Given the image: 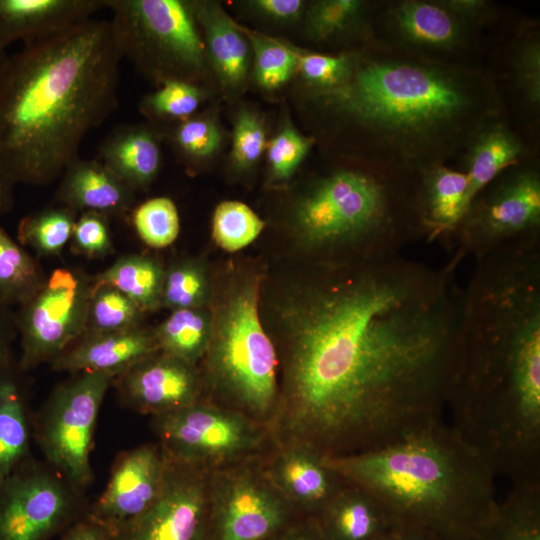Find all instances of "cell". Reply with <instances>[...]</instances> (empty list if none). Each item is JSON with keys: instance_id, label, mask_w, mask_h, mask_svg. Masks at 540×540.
Listing matches in <instances>:
<instances>
[{"instance_id": "6da1fadb", "label": "cell", "mask_w": 540, "mask_h": 540, "mask_svg": "<svg viewBox=\"0 0 540 540\" xmlns=\"http://www.w3.org/2000/svg\"><path fill=\"white\" fill-rule=\"evenodd\" d=\"M459 262L325 265L296 307L268 427L275 446L354 454L441 419L459 360Z\"/></svg>"}, {"instance_id": "7a4b0ae2", "label": "cell", "mask_w": 540, "mask_h": 540, "mask_svg": "<svg viewBox=\"0 0 540 540\" xmlns=\"http://www.w3.org/2000/svg\"><path fill=\"white\" fill-rule=\"evenodd\" d=\"M352 51L346 80L311 100L356 137V160L420 174L457 160L476 129L505 111L493 71L480 63L419 57L378 40Z\"/></svg>"}, {"instance_id": "3957f363", "label": "cell", "mask_w": 540, "mask_h": 540, "mask_svg": "<svg viewBox=\"0 0 540 540\" xmlns=\"http://www.w3.org/2000/svg\"><path fill=\"white\" fill-rule=\"evenodd\" d=\"M122 54L110 20L23 45L0 73V174L48 185L118 106Z\"/></svg>"}, {"instance_id": "277c9868", "label": "cell", "mask_w": 540, "mask_h": 540, "mask_svg": "<svg viewBox=\"0 0 540 540\" xmlns=\"http://www.w3.org/2000/svg\"><path fill=\"white\" fill-rule=\"evenodd\" d=\"M324 460L345 481L373 494L391 527L438 540H470L499 505L496 475L441 419L383 447Z\"/></svg>"}, {"instance_id": "5b68a950", "label": "cell", "mask_w": 540, "mask_h": 540, "mask_svg": "<svg viewBox=\"0 0 540 540\" xmlns=\"http://www.w3.org/2000/svg\"><path fill=\"white\" fill-rule=\"evenodd\" d=\"M420 174L351 161L317 176L298 198L294 226L310 251L343 264L397 255L425 238Z\"/></svg>"}, {"instance_id": "8992f818", "label": "cell", "mask_w": 540, "mask_h": 540, "mask_svg": "<svg viewBox=\"0 0 540 540\" xmlns=\"http://www.w3.org/2000/svg\"><path fill=\"white\" fill-rule=\"evenodd\" d=\"M258 282L248 280L225 299L212 328L205 379L220 406L265 425L274 416L279 388L277 355L258 314Z\"/></svg>"}, {"instance_id": "52a82bcc", "label": "cell", "mask_w": 540, "mask_h": 540, "mask_svg": "<svg viewBox=\"0 0 540 540\" xmlns=\"http://www.w3.org/2000/svg\"><path fill=\"white\" fill-rule=\"evenodd\" d=\"M107 9L122 54L159 86L191 82L205 70L206 50L190 2L108 0Z\"/></svg>"}, {"instance_id": "ba28073f", "label": "cell", "mask_w": 540, "mask_h": 540, "mask_svg": "<svg viewBox=\"0 0 540 540\" xmlns=\"http://www.w3.org/2000/svg\"><path fill=\"white\" fill-rule=\"evenodd\" d=\"M115 377L106 372L73 374L31 415L32 438L45 462L84 494L94 479L90 455L98 414Z\"/></svg>"}, {"instance_id": "9c48e42d", "label": "cell", "mask_w": 540, "mask_h": 540, "mask_svg": "<svg viewBox=\"0 0 540 540\" xmlns=\"http://www.w3.org/2000/svg\"><path fill=\"white\" fill-rule=\"evenodd\" d=\"M152 428L171 460L209 472L255 459L271 440L265 425L203 400L154 416Z\"/></svg>"}, {"instance_id": "30bf717a", "label": "cell", "mask_w": 540, "mask_h": 540, "mask_svg": "<svg viewBox=\"0 0 540 540\" xmlns=\"http://www.w3.org/2000/svg\"><path fill=\"white\" fill-rule=\"evenodd\" d=\"M540 232V166L536 155L503 171L469 202L450 244L454 256L475 260L520 237Z\"/></svg>"}, {"instance_id": "8fae6325", "label": "cell", "mask_w": 540, "mask_h": 540, "mask_svg": "<svg viewBox=\"0 0 540 540\" xmlns=\"http://www.w3.org/2000/svg\"><path fill=\"white\" fill-rule=\"evenodd\" d=\"M92 275L76 267L55 269L27 302L14 311L20 369L51 364L85 331Z\"/></svg>"}, {"instance_id": "7c38bea8", "label": "cell", "mask_w": 540, "mask_h": 540, "mask_svg": "<svg viewBox=\"0 0 540 540\" xmlns=\"http://www.w3.org/2000/svg\"><path fill=\"white\" fill-rule=\"evenodd\" d=\"M88 506L84 493L31 456L0 482V540H52Z\"/></svg>"}, {"instance_id": "4fadbf2b", "label": "cell", "mask_w": 540, "mask_h": 540, "mask_svg": "<svg viewBox=\"0 0 540 540\" xmlns=\"http://www.w3.org/2000/svg\"><path fill=\"white\" fill-rule=\"evenodd\" d=\"M298 516L256 458L210 473L209 540H271Z\"/></svg>"}, {"instance_id": "5bb4252c", "label": "cell", "mask_w": 540, "mask_h": 540, "mask_svg": "<svg viewBox=\"0 0 540 540\" xmlns=\"http://www.w3.org/2000/svg\"><path fill=\"white\" fill-rule=\"evenodd\" d=\"M372 28L376 40L411 55L451 63H478L482 32L439 0L376 1Z\"/></svg>"}, {"instance_id": "9a60e30c", "label": "cell", "mask_w": 540, "mask_h": 540, "mask_svg": "<svg viewBox=\"0 0 540 540\" xmlns=\"http://www.w3.org/2000/svg\"><path fill=\"white\" fill-rule=\"evenodd\" d=\"M168 459L159 497L142 514L110 530L114 540H209L211 472Z\"/></svg>"}, {"instance_id": "2e32d148", "label": "cell", "mask_w": 540, "mask_h": 540, "mask_svg": "<svg viewBox=\"0 0 540 540\" xmlns=\"http://www.w3.org/2000/svg\"><path fill=\"white\" fill-rule=\"evenodd\" d=\"M169 459L161 445L145 443L119 453L108 483L86 515L113 530L146 511L159 497Z\"/></svg>"}, {"instance_id": "e0dca14e", "label": "cell", "mask_w": 540, "mask_h": 540, "mask_svg": "<svg viewBox=\"0 0 540 540\" xmlns=\"http://www.w3.org/2000/svg\"><path fill=\"white\" fill-rule=\"evenodd\" d=\"M112 386L123 405L154 417L200 401L202 379L197 366L158 351L118 374Z\"/></svg>"}, {"instance_id": "ac0fdd59", "label": "cell", "mask_w": 540, "mask_h": 540, "mask_svg": "<svg viewBox=\"0 0 540 540\" xmlns=\"http://www.w3.org/2000/svg\"><path fill=\"white\" fill-rule=\"evenodd\" d=\"M264 470L298 514L317 517L346 481L334 472L324 455L304 444L275 446Z\"/></svg>"}, {"instance_id": "d6986e66", "label": "cell", "mask_w": 540, "mask_h": 540, "mask_svg": "<svg viewBox=\"0 0 540 540\" xmlns=\"http://www.w3.org/2000/svg\"><path fill=\"white\" fill-rule=\"evenodd\" d=\"M108 0H0V47L57 38L107 8Z\"/></svg>"}, {"instance_id": "ffe728a7", "label": "cell", "mask_w": 540, "mask_h": 540, "mask_svg": "<svg viewBox=\"0 0 540 540\" xmlns=\"http://www.w3.org/2000/svg\"><path fill=\"white\" fill-rule=\"evenodd\" d=\"M535 155V147L503 111L485 120L458 160L468 179V202L503 171Z\"/></svg>"}, {"instance_id": "44dd1931", "label": "cell", "mask_w": 540, "mask_h": 540, "mask_svg": "<svg viewBox=\"0 0 540 540\" xmlns=\"http://www.w3.org/2000/svg\"><path fill=\"white\" fill-rule=\"evenodd\" d=\"M160 351L154 331L142 325L127 330L83 334L51 364L55 372H106L115 376Z\"/></svg>"}, {"instance_id": "7402d4cb", "label": "cell", "mask_w": 540, "mask_h": 540, "mask_svg": "<svg viewBox=\"0 0 540 540\" xmlns=\"http://www.w3.org/2000/svg\"><path fill=\"white\" fill-rule=\"evenodd\" d=\"M54 202L78 214L96 212L107 217H124L132 209L134 191L98 159L78 156L61 175Z\"/></svg>"}, {"instance_id": "603a6c76", "label": "cell", "mask_w": 540, "mask_h": 540, "mask_svg": "<svg viewBox=\"0 0 540 540\" xmlns=\"http://www.w3.org/2000/svg\"><path fill=\"white\" fill-rule=\"evenodd\" d=\"M96 159L134 192L144 190L160 169L159 136L146 125H121L103 140Z\"/></svg>"}, {"instance_id": "cb8c5ba5", "label": "cell", "mask_w": 540, "mask_h": 540, "mask_svg": "<svg viewBox=\"0 0 540 540\" xmlns=\"http://www.w3.org/2000/svg\"><path fill=\"white\" fill-rule=\"evenodd\" d=\"M510 102L528 136L538 133L540 116V34L535 21L520 23L510 42L506 62Z\"/></svg>"}, {"instance_id": "d4e9b609", "label": "cell", "mask_w": 540, "mask_h": 540, "mask_svg": "<svg viewBox=\"0 0 540 540\" xmlns=\"http://www.w3.org/2000/svg\"><path fill=\"white\" fill-rule=\"evenodd\" d=\"M468 204V179L462 171L439 164L420 173V215L429 241L450 244Z\"/></svg>"}, {"instance_id": "484cf974", "label": "cell", "mask_w": 540, "mask_h": 540, "mask_svg": "<svg viewBox=\"0 0 540 540\" xmlns=\"http://www.w3.org/2000/svg\"><path fill=\"white\" fill-rule=\"evenodd\" d=\"M197 24L204 32L206 57L229 89H238L244 82L250 63V44L237 24L217 5L191 2Z\"/></svg>"}, {"instance_id": "4316f807", "label": "cell", "mask_w": 540, "mask_h": 540, "mask_svg": "<svg viewBox=\"0 0 540 540\" xmlns=\"http://www.w3.org/2000/svg\"><path fill=\"white\" fill-rule=\"evenodd\" d=\"M315 518L328 540H377L391 528L381 502L347 481Z\"/></svg>"}, {"instance_id": "83f0119b", "label": "cell", "mask_w": 540, "mask_h": 540, "mask_svg": "<svg viewBox=\"0 0 540 540\" xmlns=\"http://www.w3.org/2000/svg\"><path fill=\"white\" fill-rule=\"evenodd\" d=\"M25 373L17 360L0 370V482L31 457Z\"/></svg>"}, {"instance_id": "f1b7e54d", "label": "cell", "mask_w": 540, "mask_h": 540, "mask_svg": "<svg viewBox=\"0 0 540 540\" xmlns=\"http://www.w3.org/2000/svg\"><path fill=\"white\" fill-rule=\"evenodd\" d=\"M374 2L318 0L305 10V32L317 43L358 39L363 45L376 40L372 28Z\"/></svg>"}, {"instance_id": "f546056e", "label": "cell", "mask_w": 540, "mask_h": 540, "mask_svg": "<svg viewBox=\"0 0 540 540\" xmlns=\"http://www.w3.org/2000/svg\"><path fill=\"white\" fill-rule=\"evenodd\" d=\"M470 540H540V482L513 483L491 520Z\"/></svg>"}, {"instance_id": "4dcf8cb0", "label": "cell", "mask_w": 540, "mask_h": 540, "mask_svg": "<svg viewBox=\"0 0 540 540\" xmlns=\"http://www.w3.org/2000/svg\"><path fill=\"white\" fill-rule=\"evenodd\" d=\"M164 272L161 263L153 257L125 254L92 277L97 284L115 287L146 313L160 307Z\"/></svg>"}, {"instance_id": "1f68e13d", "label": "cell", "mask_w": 540, "mask_h": 540, "mask_svg": "<svg viewBox=\"0 0 540 540\" xmlns=\"http://www.w3.org/2000/svg\"><path fill=\"white\" fill-rule=\"evenodd\" d=\"M212 328L207 312L192 308L171 311L153 331L161 352L197 366L208 349Z\"/></svg>"}, {"instance_id": "d6a6232c", "label": "cell", "mask_w": 540, "mask_h": 540, "mask_svg": "<svg viewBox=\"0 0 540 540\" xmlns=\"http://www.w3.org/2000/svg\"><path fill=\"white\" fill-rule=\"evenodd\" d=\"M47 279L42 266L0 224V304L19 307L31 299Z\"/></svg>"}, {"instance_id": "836d02e7", "label": "cell", "mask_w": 540, "mask_h": 540, "mask_svg": "<svg viewBox=\"0 0 540 540\" xmlns=\"http://www.w3.org/2000/svg\"><path fill=\"white\" fill-rule=\"evenodd\" d=\"M78 215L57 203L26 215L18 224V242L42 257L60 255L70 242Z\"/></svg>"}, {"instance_id": "e575fe53", "label": "cell", "mask_w": 540, "mask_h": 540, "mask_svg": "<svg viewBox=\"0 0 540 540\" xmlns=\"http://www.w3.org/2000/svg\"><path fill=\"white\" fill-rule=\"evenodd\" d=\"M145 312L128 296L108 284L94 282L83 334L131 329L142 325Z\"/></svg>"}, {"instance_id": "d590c367", "label": "cell", "mask_w": 540, "mask_h": 540, "mask_svg": "<svg viewBox=\"0 0 540 540\" xmlns=\"http://www.w3.org/2000/svg\"><path fill=\"white\" fill-rule=\"evenodd\" d=\"M241 30L254 52L257 85L267 90L277 89L297 72L294 47L246 28Z\"/></svg>"}, {"instance_id": "8d00e7d4", "label": "cell", "mask_w": 540, "mask_h": 540, "mask_svg": "<svg viewBox=\"0 0 540 540\" xmlns=\"http://www.w3.org/2000/svg\"><path fill=\"white\" fill-rule=\"evenodd\" d=\"M209 293L205 269L197 261L182 260L164 272L160 307L167 309L202 308Z\"/></svg>"}, {"instance_id": "74e56055", "label": "cell", "mask_w": 540, "mask_h": 540, "mask_svg": "<svg viewBox=\"0 0 540 540\" xmlns=\"http://www.w3.org/2000/svg\"><path fill=\"white\" fill-rule=\"evenodd\" d=\"M264 228L263 220L239 201L220 203L213 214L212 236L228 252L238 251L252 243Z\"/></svg>"}, {"instance_id": "f35d334b", "label": "cell", "mask_w": 540, "mask_h": 540, "mask_svg": "<svg viewBox=\"0 0 540 540\" xmlns=\"http://www.w3.org/2000/svg\"><path fill=\"white\" fill-rule=\"evenodd\" d=\"M132 225L139 238L149 247L170 246L180 232V217L175 203L168 197H154L135 207Z\"/></svg>"}, {"instance_id": "ab89813d", "label": "cell", "mask_w": 540, "mask_h": 540, "mask_svg": "<svg viewBox=\"0 0 540 540\" xmlns=\"http://www.w3.org/2000/svg\"><path fill=\"white\" fill-rule=\"evenodd\" d=\"M204 97V91L193 82L170 80L146 95L139 109L149 118L179 122L191 117Z\"/></svg>"}, {"instance_id": "60d3db41", "label": "cell", "mask_w": 540, "mask_h": 540, "mask_svg": "<svg viewBox=\"0 0 540 540\" xmlns=\"http://www.w3.org/2000/svg\"><path fill=\"white\" fill-rule=\"evenodd\" d=\"M297 72L309 85L312 92H320L337 87L350 74L353 51L337 54H323L294 48Z\"/></svg>"}, {"instance_id": "b9f144b4", "label": "cell", "mask_w": 540, "mask_h": 540, "mask_svg": "<svg viewBox=\"0 0 540 540\" xmlns=\"http://www.w3.org/2000/svg\"><path fill=\"white\" fill-rule=\"evenodd\" d=\"M171 132V140L177 150L192 161L209 158L221 143L220 130L210 118L203 116L179 121Z\"/></svg>"}, {"instance_id": "7bdbcfd3", "label": "cell", "mask_w": 540, "mask_h": 540, "mask_svg": "<svg viewBox=\"0 0 540 540\" xmlns=\"http://www.w3.org/2000/svg\"><path fill=\"white\" fill-rule=\"evenodd\" d=\"M315 143L314 137L304 136L291 125L283 126L267 147V159L277 179L289 178L305 159Z\"/></svg>"}, {"instance_id": "ee69618b", "label": "cell", "mask_w": 540, "mask_h": 540, "mask_svg": "<svg viewBox=\"0 0 540 540\" xmlns=\"http://www.w3.org/2000/svg\"><path fill=\"white\" fill-rule=\"evenodd\" d=\"M109 217L96 212L80 213L70 239L74 254L103 258L114 250Z\"/></svg>"}, {"instance_id": "f6af8a7d", "label": "cell", "mask_w": 540, "mask_h": 540, "mask_svg": "<svg viewBox=\"0 0 540 540\" xmlns=\"http://www.w3.org/2000/svg\"><path fill=\"white\" fill-rule=\"evenodd\" d=\"M266 148V133L258 115L249 110L238 113L234 122L231 157L237 169L254 166Z\"/></svg>"}, {"instance_id": "bcb514c9", "label": "cell", "mask_w": 540, "mask_h": 540, "mask_svg": "<svg viewBox=\"0 0 540 540\" xmlns=\"http://www.w3.org/2000/svg\"><path fill=\"white\" fill-rule=\"evenodd\" d=\"M447 9L473 28L483 31L496 23L500 11L495 2L488 0H439Z\"/></svg>"}, {"instance_id": "7dc6e473", "label": "cell", "mask_w": 540, "mask_h": 540, "mask_svg": "<svg viewBox=\"0 0 540 540\" xmlns=\"http://www.w3.org/2000/svg\"><path fill=\"white\" fill-rule=\"evenodd\" d=\"M249 5L262 16L278 22L298 20L306 10L301 0H255Z\"/></svg>"}, {"instance_id": "c3c4849f", "label": "cell", "mask_w": 540, "mask_h": 540, "mask_svg": "<svg viewBox=\"0 0 540 540\" xmlns=\"http://www.w3.org/2000/svg\"><path fill=\"white\" fill-rule=\"evenodd\" d=\"M271 540H328L317 519L312 516H298Z\"/></svg>"}, {"instance_id": "681fc988", "label": "cell", "mask_w": 540, "mask_h": 540, "mask_svg": "<svg viewBox=\"0 0 540 540\" xmlns=\"http://www.w3.org/2000/svg\"><path fill=\"white\" fill-rule=\"evenodd\" d=\"M16 338L14 311L0 304V370L16 361L13 354Z\"/></svg>"}, {"instance_id": "f907efd6", "label": "cell", "mask_w": 540, "mask_h": 540, "mask_svg": "<svg viewBox=\"0 0 540 540\" xmlns=\"http://www.w3.org/2000/svg\"><path fill=\"white\" fill-rule=\"evenodd\" d=\"M58 540H114L112 532L86 514L64 531Z\"/></svg>"}, {"instance_id": "816d5d0a", "label": "cell", "mask_w": 540, "mask_h": 540, "mask_svg": "<svg viewBox=\"0 0 540 540\" xmlns=\"http://www.w3.org/2000/svg\"><path fill=\"white\" fill-rule=\"evenodd\" d=\"M377 540H438L420 530L406 527H391Z\"/></svg>"}, {"instance_id": "f5cc1de1", "label": "cell", "mask_w": 540, "mask_h": 540, "mask_svg": "<svg viewBox=\"0 0 540 540\" xmlns=\"http://www.w3.org/2000/svg\"><path fill=\"white\" fill-rule=\"evenodd\" d=\"M14 186V184L0 174V216L9 212L14 205Z\"/></svg>"}, {"instance_id": "db71d44e", "label": "cell", "mask_w": 540, "mask_h": 540, "mask_svg": "<svg viewBox=\"0 0 540 540\" xmlns=\"http://www.w3.org/2000/svg\"><path fill=\"white\" fill-rule=\"evenodd\" d=\"M8 57L9 55L6 52V49L0 47V73L6 64Z\"/></svg>"}]
</instances>
